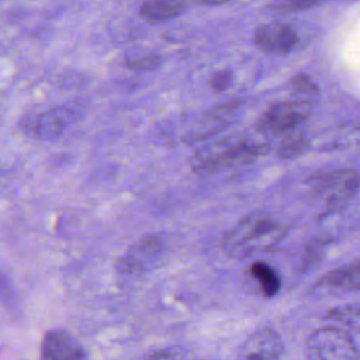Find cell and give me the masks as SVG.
I'll return each mask as SVG.
<instances>
[{
    "instance_id": "cell-15",
    "label": "cell",
    "mask_w": 360,
    "mask_h": 360,
    "mask_svg": "<svg viewBox=\"0 0 360 360\" xmlns=\"http://www.w3.org/2000/svg\"><path fill=\"white\" fill-rule=\"evenodd\" d=\"M323 319L349 332L360 333V302L333 307L325 312Z\"/></svg>"
},
{
    "instance_id": "cell-3",
    "label": "cell",
    "mask_w": 360,
    "mask_h": 360,
    "mask_svg": "<svg viewBox=\"0 0 360 360\" xmlns=\"http://www.w3.org/2000/svg\"><path fill=\"white\" fill-rule=\"evenodd\" d=\"M360 187V174L350 169L316 173L311 177L308 198L325 210L345 207Z\"/></svg>"
},
{
    "instance_id": "cell-2",
    "label": "cell",
    "mask_w": 360,
    "mask_h": 360,
    "mask_svg": "<svg viewBox=\"0 0 360 360\" xmlns=\"http://www.w3.org/2000/svg\"><path fill=\"white\" fill-rule=\"evenodd\" d=\"M264 148L245 139L219 141L198 149L191 158V172L198 176H210L255 160Z\"/></svg>"
},
{
    "instance_id": "cell-1",
    "label": "cell",
    "mask_w": 360,
    "mask_h": 360,
    "mask_svg": "<svg viewBox=\"0 0 360 360\" xmlns=\"http://www.w3.org/2000/svg\"><path fill=\"white\" fill-rule=\"evenodd\" d=\"M284 226L264 211L245 215L222 239L224 253L233 260H245L274 248L284 236Z\"/></svg>"
},
{
    "instance_id": "cell-5",
    "label": "cell",
    "mask_w": 360,
    "mask_h": 360,
    "mask_svg": "<svg viewBox=\"0 0 360 360\" xmlns=\"http://www.w3.org/2000/svg\"><path fill=\"white\" fill-rule=\"evenodd\" d=\"M166 250L160 235L150 233L135 240L118 260V270L127 274H142L155 269Z\"/></svg>"
},
{
    "instance_id": "cell-8",
    "label": "cell",
    "mask_w": 360,
    "mask_h": 360,
    "mask_svg": "<svg viewBox=\"0 0 360 360\" xmlns=\"http://www.w3.org/2000/svg\"><path fill=\"white\" fill-rule=\"evenodd\" d=\"M284 352L281 336L270 326L260 328L240 345L236 360H278Z\"/></svg>"
},
{
    "instance_id": "cell-14",
    "label": "cell",
    "mask_w": 360,
    "mask_h": 360,
    "mask_svg": "<svg viewBox=\"0 0 360 360\" xmlns=\"http://www.w3.org/2000/svg\"><path fill=\"white\" fill-rule=\"evenodd\" d=\"M248 274L256 283L264 298H271L278 294L281 288V278L270 264L260 260L253 262L248 269Z\"/></svg>"
},
{
    "instance_id": "cell-22",
    "label": "cell",
    "mask_w": 360,
    "mask_h": 360,
    "mask_svg": "<svg viewBox=\"0 0 360 360\" xmlns=\"http://www.w3.org/2000/svg\"><path fill=\"white\" fill-rule=\"evenodd\" d=\"M195 1H198V3H201V4L215 6V4H222V3H225V1H228V0H195Z\"/></svg>"
},
{
    "instance_id": "cell-7",
    "label": "cell",
    "mask_w": 360,
    "mask_h": 360,
    "mask_svg": "<svg viewBox=\"0 0 360 360\" xmlns=\"http://www.w3.org/2000/svg\"><path fill=\"white\" fill-rule=\"evenodd\" d=\"M240 108V103L236 100L222 103L215 105L214 108L205 111L202 117L188 129V132L183 136V142H200L211 138L218 131L225 128L228 124L233 121L238 111Z\"/></svg>"
},
{
    "instance_id": "cell-10",
    "label": "cell",
    "mask_w": 360,
    "mask_h": 360,
    "mask_svg": "<svg viewBox=\"0 0 360 360\" xmlns=\"http://www.w3.org/2000/svg\"><path fill=\"white\" fill-rule=\"evenodd\" d=\"M77 112L73 107L58 105L38 114L30 129L42 141H53L62 136L77 120Z\"/></svg>"
},
{
    "instance_id": "cell-18",
    "label": "cell",
    "mask_w": 360,
    "mask_h": 360,
    "mask_svg": "<svg viewBox=\"0 0 360 360\" xmlns=\"http://www.w3.org/2000/svg\"><path fill=\"white\" fill-rule=\"evenodd\" d=\"M292 87H294V90H297L301 94H315L318 91L316 84L311 80L309 76H307L304 73L297 75L292 79Z\"/></svg>"
},
{
    "instance_id": "cell-20",
    "label": "cell",
    "mask_w": 360,
    "mask_h": 360,
    "mask_svg": "<svg viewBox=\"0 0 360 360\" xmlns=\"http://www.w3.org/2000/svg\"><path fill=\"white\" fill-rule=\"evenodd\" d=\"M145 360H177V354H176V350L165 349V350H159L149 354Z\"/></svg>"
},
{
    "instance_id": "cell-9",
    "label": "cell",
    "mask_w": 360,
    "mask_h": 360,
    "mask_svg": "<svg viewBox=\"0 0 360 360\" xmlns=\"http://www.w3.org/2000/svg\"><path fill=\"white\" fill-rule=\"evenodd\" d=\"M41 360H87L80 342L65 329L48 330L39 349Z\"/></svg>"
},
{
    "instance_id": "cell-4",
    "label": "cell",
    "mask_w": 360,
    "mask_h": 360,
    "mask_svg": "<svg viewBox=\"0 0 360 360\" xmlns=\"http://www.w3.org/2000/svg\"><path fill=\"white\" fill-rule=\"evenodd\" d=\"M308 360H359L360 350L349 333L339 326L315 329L305 342Z\"/></svg>"
},
{
    "instance_id": "cell-13",
    "label": "cell",
    "mask_w": 360,
    "mask_h": 360,
    "mask_svg": "<svg viewBox=\"0 0 360 360\" xmlns=\"http://www.w3.org/2000/svg\"><path fill=\"white\" fill-rule=\"evenodd\" d=\"M184 10L186 0H143L139 15L149 22H163L179 17Z\"/></svg>"
},
{
    "instance_id": "cell-12",
    "label": "cell",
    "mask_w": 360,
    "mask_h": 360,
    "mask_svg": "<svg viewBox=\"0 0 360 360\" xmlns=\"http://www.w3.org/2000/svg\"><path fill=\"white\" fill-rule=\"evenodd\" d=\"M316 287L332 291H360V257L325 273Z\"/></svg>"
},
{
    "instance_id": "cell-21",
    "label": "cell",
    "mask_w": 360,
    "mask_h": 360,
    "mask_svg": "<svg viewBox=\"0 0 360 360\" xmlns=\"http://www.w3.org/2000/svg\"><path fill=\"white\" fill-rule=\"evenodd\" d=\"M11 291L8 290V284L4 280V276L0 274V300L4 302H10L11 300Z\"/></svg>"
},
{
    "instance_id": "cell-16",
    "label": "cell",
    "mask_w": 360,
    "mask_h": 360,
    "mask_svg": "<svg viewBox=\"0 0 360 360\" xmlns=\"http://www.w3.org/2000/svg\"><path fill=\"white\" fill-rule=\"evenodd\" d=\"M162 62V56L148 48L131 49L124 56V65L134 72H150L155 70Z\"/></svg>"
},
{
    "instance_id": "cell-6",
    "label": "cell",
    "mask_w": 360,
    "mask_h": 360,
    "mask_svg": "<svg viewBox=\"0 0 360 360\" xmlns=\"http://www.w3.org/2000/svg\"><path fill=\"white\" fill-rule=\"evenodd\" d=\"M309 111V104L300 100H287L271 104L259 118L257 128L262 132L278 135L294 129L305 120Z\"/></svg>"
},
{
    "instance_id": "cell-11",
    "label": "cell",
    "mask_w": 360,
    "mask_h": 360,
    "mask_svg": "<svg viewBox=\"0 0 360 360\" xmlns=\"http://www.w3.org/2000/svg\"><path fill=\"white\" fill-rule=\"evenodd\" d=\"M253 41L260 49L266 52L274 55H284L295 46L298 35L288 24L269 22L256 28L253 34Z\"/></svg>"
},
{
    "instance_id": "cell-17",
    "label": "cell",
    "mask_w": 360,
    "mask_h": 360,
    "mask_svg": "<svg viewBox=\"0 0 360 360\" xmlns=\"http://www.w3.org/2000/svg\"><path fill=\"white\" fill-rule=\"evenodd\" d=\"M232 82V73L226 69H222V70H218L215 72L211 77H210V87L217 91V93H221V91H225L229 84Z\"/></svg>"
},
{
    "instance_id": "cell-19",
    "label": "cell",
    "mask_w": 360,
    "mask_h": 360,
    "mask_svg": "<svg viewBox=\"0 0 360 360\" xmlns=\"http://www.w3.org/2000/svg\"><path fill=\"white\" fill-rule=\"evenodd\" d=\"M326 0H277V7L280 10H304V8H309L315 4L323 3Z\"/></svg>"
}]
</instances>
